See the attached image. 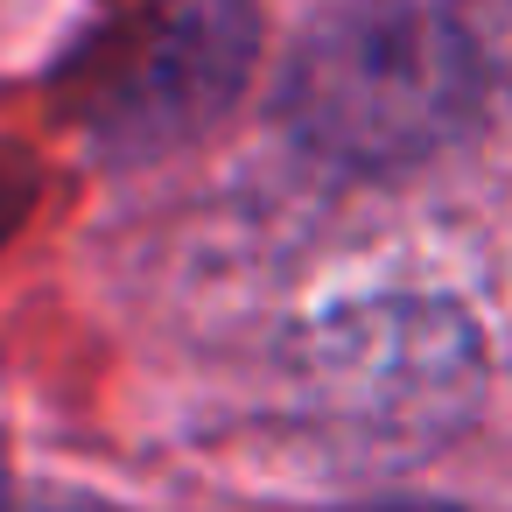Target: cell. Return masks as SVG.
<instances>
[{
  "label": "cell",
  "instance_id": "6da1fadb",
  "mask_svg": "<svg viewBox=\"0 0 512 512\" xmlns=\"http://www.w3.org/2000/svg\"><path fill=\"white\" fill-rule=\"evenodd\" d=\"M512 64L470 0H351L288 57V127L351 169H400L470 134Z\"/></svg>",
  "mask_w": 512,
  "mask_h": 512
},
{
  "label": "cell",
  "instance_id": "7a4b0ae2",
  "mask_svg": "<svg viewBox=\"0 0 512 512\" xmlns=\"http://www.w3.org/2000/svg\"><path fill=\"white\" fill-rule=\"evenodd\" d=\"M309 407L344 442L421 449L470 421L484 386V344L449 302H365L337 309L302 358Z\"/></svg>",
  "mask_w": 512,
  "mask_h": 512
},
{
  "label": "cell",
  "instance_id": "3957f363",
  "mask_svg": "<svg viewBox=\"0 0 512 512\" xmlns=\"http://www.w3.org/2000/svg\"><path fill=\"white\" fill-rule=\"evenodd\" d=\"M379 512H449V505H379Z\"/></svg>",
  "mask_w": 512,
  "mask_h": 512
},
{
  "label": "cell",
  "instance_id": "277c9868",
  "mask_svg": "<svg viewBox=\"0 0 512 512\" xmlns=\"http://www.w3.org/2000/svg\"><path fill=\"white\" fill-rule=\"evenodd\" d=\"M0 505H8V470H0Z\"/></svg>",
  "mask_w": 512,
  "mask_h": 512
},
{
  "label": "cell",
  "instance_id": "5b68a950",
  "mask_svg": "<svg viewBox=\"0 0 512 512\" xmlns=\"http://www.w3.org/2000/svg\"><path fill=\"white\" fill-rule=\"evenodd\" d=\"M0 512H15V505H0ZM43 512H57V505H43Z\"/></svg>",
  "mask_w": 512,
  "mask_h": 512
}]
</instances>
